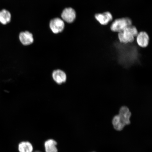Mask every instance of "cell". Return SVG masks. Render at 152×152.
<instances>
[{
  "label": "cell",
  "mask_w": 152,
  "mask_h": 152,
  "mask_svg": "<svg viewBox=\"0 0 152 152\" xmlns=\"http://www.w3.org/2000/svg\"><path fill=\"white\" fill-rule=\"evenodd\" d=\"M138 33L137 28L135 26H130L125 28L118 34L119 41L121 42L127 44L132 43L134 40Z\"/></svg>",
  "instance_id": "1"
},
{
  "label": "cell",
  "mask_w": 152,
  "mask_h": 152,
  "mask_svg": "<svg viewBox=\"0 0 152 152\" xmlns=\"http://www.w3.org/2000/svg\"><path fill=\"white\" fill-rule=\"evenodd\" d=\"M132 25V21L128 18L117 19L112 23L110 29L112 31L119 33L125 28Z\"/></svg>",
  "instance_id": "2"
},
{
  "label": "cell",
  "mask_w": 152,
  "mask_h": 152,
  "mask_svg": "<svg viewBox=\"0 0 152 152\" xmlns=\"http://www.w3.org/2000/svg\"><path fill=\"white\" fill-rule=\"evenodd\" d=\"M118 115L125 126L130 124L132 113L128 107L125 106H122L119 109Z\"/></svg>",
  "instance_id": "3"
},
{
  "label": "cell",
  "mask_w": 152,
  "mask_h": 152,
  "mask_svg": "<svg viewBox=\"0 0 152 152\" xmlns=\"http://www.w3.org/2000/svg\"><path fill=\"white\" fill-rule=\"evenodd\" d=\"M50 27L53 33H60L63 31L64 27V21L58 18L53 19L50 23Z\"/></svg>",
  "instance_id": "4"
},
{
  "label": "cell",
  "mask_w": 152,
  "mask_h": 152,
  "mask_svg": "<svg viewBox=\"0 0 152 152\" xmlns=\"http://www.w3.org/2000/svg\"><path fill=\"white\" fill-rule=\"evenodd\" d=\"M95 18L102 25L105 26L113 20V16L111 13L108 11L95 15Z\"/></svg>",
  "instance_id": "5"
},
{
  "label": "cell",
  "mask_w": 152,
  "mask_h": 152,
  "mask_svg": "<svg viewBox=\"0 0 152 152\" xmlns=\"http://www.w3.org/2000/svg\"><path fill=\"white\" fill-rule=\"evenodd\" d=\"M62 18L64 21L68 23H71L75 20L76 17L75 11L73 9L66 8L63 11Z\"/></svg>",
  "instance_id": "6"
},
{
  "label": "cell",
  "mask_w": 152,
  "mask_h": 152,
  "mask_svg": "<svg viewBox=\"0 0 152 152\" xmlns=\"http://www.w3.org/2000/svg\"><path fill=\"white\" fill-rule=\"evenodd\" d=\"M136 42L138 45L140 47L143 48L147 47L149 42V36L146 32H140L137 36Z\"/></svg>",
  "instance_id": "7"
},
{
  "label": "cell",
  "mask_w": 152,
  "mask_h": 152,
  "mask_svg": "<svg viewBox=\"0 0 152 152\" xmlns=\"http://www.w3.org/2000/svg\"><path fill=\"white\" fill-rule=\"evenodd\" d=\"M53 80L58 84L65 83L66 80V75L65 72L60 69L55 70L52 73Z\"/></svg>",
  "instance_id": "8"
},
{
  "label": "cell",
  "mask_w": 152,
  "mask_h": 152,
  "mask_svg": "<svg viewBox=\"0 0 152 152\" xmlns=\"http://www.w3.org/2000/svg\"><path fill=\"white\" fill-rule=\"evenodd\" d=\"M19 38L21 42L24 45H30L34 42L33 35L27 31L21 33L19 36Z\"/></svg>",
  "instance_id": "9"
},
{
  "label": "cell",
  "mask_w": 152,
  "mask_h": 152,
  "mask_svg": "<svg viewBox=\"0 0 152 152\" xmlns=\"http://www.w3.org/2000/svg\"><path fill=\"white\" fill-rule=\"evenodd\" d=\"M10 13L6 9L0 11V23L2 24L6 25L9 23L11 20Z\"/></svg>",
  "instance_id": "10"
},
{
  "label": "cell",
  "mask_w": 152,
  "mask_h": 152,
  "mask_svg": "<svg viewBox=\"0 0 152 152\" xmlns=\"http://www.w3.org/2000/svg\"><path fill=\"white\" fill-rule=\"evenodd\" d=\"M57 142L54 140L50 139L45 142V147L46 152H58L56 145Z\"/></svg>",
  "instance_id": "11"
},
{
  "label": "cell",
  "mask_w": 152,
  "mask_h": 152,
  "mask_svg": "<svg viewBox=\"0 0 152 152\" xmlns=\"http://www.w3.org/2000/svg\"><path fill=\"white\" fill-rule=\"evenodd\" d=\"M112 123L114 129L117 131H121L123 130L125 126L118 115H115L113 117Z\"/></svg>",
  "instance_id": "12"
},
{
  "label": "cell",
  "mask_w": 152,
  "mask_h": 152,
  "mask_svg": "<svg viewBox=\"0 0 152 152\" xmlns=\"http://www.w3.org/2000/svg\"><path fill=\"white\" fill-rule=\"evenodd\" d=\"M33 146L29 142H22L18 145L20 152H33Z\"/></svg>",
  "instance_id": "13"
},
{
  "label": "cell",
  "mask_w": 152,
  "mask_h": 152,
  "mask_svg": "<svg viewBox=\"0 0 152 152\" xmlns=\"http://www.w3.org/2000/svg\"><path fill=\"white\" fill-rule=\"evenodd\" d=\"M35 152H41L39 151H35Z\"/></svg>",
  "instance_id": "14"
}]
</instances>
